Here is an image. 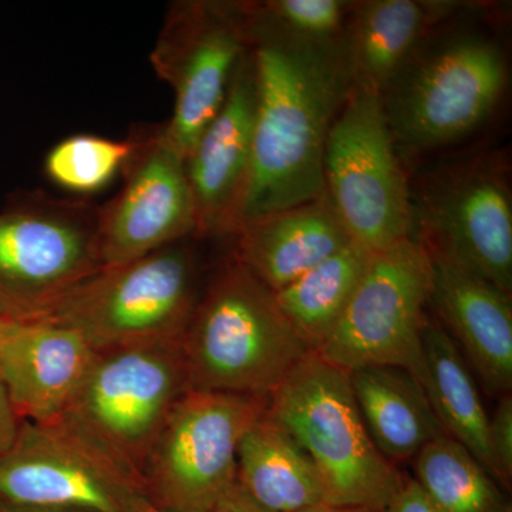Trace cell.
Here are the masks:
<instances>
[{
	"instance_id": "6da1fadb",
	"label": "cell",
	"mask_w": 512,
	"mask_h": 512,
	"mask_svg": "<svg viewBox=\"0 0 512 512\" xmlns=\"http://www.w3.org/2000/svg\"><path fill=\"white\" fill-rule=\"evenodd\" d=\"M248 9L256 110L238 228L249 218L325 197L326 141L353 87L343 36L305 39L266 22L252 2Z\"/></svg>"
},
{
	"instance_id": "7a4b0ae2",
	"label": "cell",
	"mask_w": 512,
	"mask_h": 512,
	"mask_svg": "<svg viewBox=\"0 0 512 512\" xmlns=\"http://www.w3.org/2000/svg\"><path fill=\"white\" fill-rule=\"evenodd\" d=\"M181 346L190 390L259 397L311 353L275 293L235 258L198 299Z\"/></svg>"
},
{
	"instance_id": "3957f363",
	"label": "cell",
	"mask_w": 512,
	"mask_h": 512,
	"mask_svg": "<svg viewBox=\"0 0 512 512\" xmlns=\"http://www.w3.org/2000/svg\"><path fill=\"white\" fill-rule=\"evenodd\" d=\"M508 76L507 53L487 30L450 23L434 33L380 94L400 156L450 146L483 126Z\"/></svg>"
},
{
	"instance_id": "277c9868",
	"label": "cell",
	"mask_w": 512,
	"mask_h": 512,
	"mask_svg": "<svg viewBox=\"0 0 512 512\" xmlns=\"http://www.w3.org/2000/svg\"><path fill=\"white\" fill-rule=\"evenodd\" d=\"M266 414L311 458L325 504L383 511L406 477L370 439L349 376L308 353L269 394Z\"/></svg>"
},
{
	"instance_id": "5b68a950",
	"label": "cell",
	"mask_w": 512,
	"mask_h": 512,
	"mask_svg": "<svg viewBox=\"0 0 512 512\" xmlns=\"http://www.w3.org/2000/svg\"><path fill=\"white\" fill-rule=\"evenodd\" d=\"M412 234L433 258L511 295L512 195L504 151L441 163L410 183Z\"/></svg>"
},
{
	"instance_id": "8992f818",
	"label": "cell",
	"mask_w": 512,
	"mask_h": 512,
	"mask_svg": "<svg viewBox=\"0 0 512 512\" xmlns=\"http://www.w3.org/2000/svg\"><path fill=\"white\" fill-rule=\"evenodd\" d=\"M197 285V256L181 241L101 268L36 320L76 330L96 353L183 340L200 299Z\"/></svg>"
},
{
	"instance_id": "52a82bcc",
	"label": "cell",
	"mask_w": 512,
	"mask_h": 512,
	"mask_svg": "<svg viewBox=\"0 0 512 512\" xmlns=\"http://www.w3.org/2000/svg\"><path fill=\"white\" fill-rule=\"evenodd\" d=\"M190 390L181 340L97 353L59 421L140 484L148 453L174 404Z\"/></svg>"
},
{
	"instance_id": "ba28073f",
	"label": "cell",
	"mask_w": 512,
	"mask_h": 512,
	"mask_svg": "<svg viewBox=\"0 0 512 512\" xmlns=\"http://www.w3.org/2000/svg\"><path fill=\"white\" fill-rule=\"evenodd\" d=\"M323 181L353 244L376 254L410 238V178L379 93L350 90L330 127Z\"/></svg>"
},
{
	"instance_id": "9c48e42d",
	"label": "cell",
	"mask_w": 512,
	"mask_h": 512,
	"mask_svg": "<svg viewBox=\"0 0 512 512\" xmlns=\"http://www.w3.org/2000/svg\"><path fill=\"white\" fill-rule=\"evenodd\" d=\"M266 407L268 397L188 390L148 453L141 495L165 512H210L237 483L239 443Z\"/></svg>"
},
{
	"instance_id": "30bf717a",
	"label": "cell",
	"mask_w": 512,
	"mask_h": 512,
	"mask_svg": "<svg viewBox=\"0 0 512 512\" xmlns=\"http://www.w3.org/2000/svg\"><path fill=\"white\" fill-rule=\"evenodd\" d=\"M433 261L413 238L376 252L335 328L315 350L345 370L392 366L423 376Z\"/></svg>"
},
{
	"instance_id": "8fae6325",
	"label": "cell",
	"mask_w": 512,
	"mask_h": 512,
	"mask_svg": "<svg viewBox=\"0 0 512 512\" xmlns=\"http://www.w3.org/2000/svg\"><path fill=\"white\" fill-rule=\"evenodd\" d=\"M251 46L248 2L183 0L168 10L150 62L175 97L160 136L184 160L221 110Z\"/></svg>"
},
{
	"instance_id": "7c38bea8",
	"label": "cell",
	"mask_w": 512,
	"mask_h": 512,
	"mask_svg": "<svg viewBox=\"0 0 512 512\" xmlns=\"http://www.w3.org/2000/svg\"><path fill=\"white\" fill-rule=\"evenodd\" d=\"M103 268L99 208L25 195L0 210V305L36 320Z\"/></svg>"
},
{
	"instance_id": "4fadbf2b",
	"label": "cell",
	"mask_w": 512,
	"mask_h": 512,
	"mask_svg": "<svg viewBox=\"0 0 512 512\" xmlns=\"http://www.w3.org/2000/svg\"><path fill=\"white\" fill-rule=\"evenodd\" d=\"M140 484L62 421H20L0 456V505L29 510L128 512Z\"/></svg>"
},
{
	"instance_id": "5bb4252c",
	"label": "cell",
	"mask_w": 512,
	"mask_h": 512,
	"mask_svg": "<svg viewBox=\"0 0 512 512\" xmlns=\"http://www.w3.org/2000/svg\"><path fill=\"white\" fill-rule=\"evenodd\" d=\"M119 194L99 208L103 268L128 264L195 235V211L184 158L160 130L133 140Z\"/></svg>"
},
{
	"instance_id": "9a60e30c",
	"label": "cell",
	"mask_w": 512,
	"mask_h": 512,
	"mask_svg": "<svg viewBox=\"0 0 512 512\" xmlns=\"http://www.w3.org/2000/svg\"><path fill=\"white\" fill-rule=\"evenodd\" d=\"M256 79L251 50L239 64L227 99L185 157L197 237H234L252 163Z\"/></svg>"
},
{
	"instance_id": "2e32d148",
	"label": "cell",
	"mask_w": 512,
	"mask_h": 512,
	"mask_svg": "<svg viewBox=\"0 0 512 512\" xmlns=\"http://www.w3.org/2000/svg\"><path fill=\"white\" fill-rule=\"evenodd\" d=\"M430 312L463 349L490 396L512 389L511 295L480 276L433 258Z\"/></svg>"
},
{
	"instance_id": "e0dca14e",
	"label": "cell",
	"mask_w": 512,
	"mask_h": 512,
	"mask_svg": "<svg viewBox=\"0 0 512 512\" xmlns=\"http://www.w3.org/2000/svg\"><path fill=\"white\" fill-rule=\"evenodd\" d=\"M96 356L76 330L42 320L23 323L0 352V383L19 420H59Z\"/></svg>"
},
{
	"instance_id": "ac0fdd59",
	"label": "cell",
	"mask_w": 512,
	"mask_h": 512,
	"mask_svg": "<svg viewBox=\"0 0 512 512\" xmlns=\"http://www.w3.org/2000/svg\"><path fill=\"white\" fill-rule=\"evenodd\" d=\"M474 8L453 0L355 2L343 33L353 86L382 94L434 33Z\"/></svg>"
},
{
	"instance_id": "d6986e66",
	"label": "cell",
	"mask_w": 512,
	"mask_h": 512,
	"mask_svg": "<svg viewBox=\"0 0 512 512\" xmlns=\"http://www.w3.org/2000/svg\"><path fill=\"white\" fill-rule=\"evenodd\" d=\"M234 237V258L274 293L352 242L326 197L249 218Z\"/></svg>"
},
{
	"instance_id": "ffe728a7",
	"label": "cell",
	"mask_w": 512,
	"mask_h": 512,
	"mask_svg": "<svg viewBox=\"0 0 512 512\" xmlns=\"http://www.w3.org/2000/svg\"><path fill=\"white\" fill-rule=\"evenodd\" d=\"M348 376L367 433L390 463L413 460L443 436L423 386L409 370L372 366Z\"/></svg>"
},
{
	"instance_id": "44dd1931",
	"label": "cell",
	"mask_w": 512,
	"mask_h": 512,
	"mask_svg": "<svg viewBox=\"0 0 512 512\" xmlns=\"http://www.w3.org/2000/svg\"><path fill=\"white\" fill-rule=\"evenodd\" d=\"M237 484L268 512H303L325 504L311 458L266 412L239 443Z\"/></svg>"
},
{
	"instance_id": "7402d4cb",
	"label": "cell",
	"mask_w": 512,
	"mask_h": 512,
	"mask_svg": "<svg viewBox=\"0 0 512 512\" xmlns=\"http://www.w3.org/2000/svg\"><path fill=\"white\" fill-rule=\"evenodd\" d=\"M423 362L420 383L441 430L466 447L490 473L488 416L476 380L456 343L431 312L423 330Z\"/></svg>"
},
{
	"instance_id": "603a6c76",
	"label": "cell",
	"mask_w": 512,
	"mask_h": 512,
	"mask_svg": "<svg viewBox=\"0 0 512 512\" xmlns=\"http://www.w3.org/2000/svg\"><path fill=\"white\" fill-rule=\"evenodd\" d=\"M372 256V252L350 242L293 284L275 292L279 308L311 352L335 328Z\"/></svg>"
},
{
	"instance_id": "cb8c5ba5",
	"label": "cell",
	"mask_w": 512,
	"mask_h": 512,
	"mask_svg": "<svg viewBox=\"0 0 512 512\" xmlns=\"http://www.w3.org/2000/svg\"><path fill=\"white\" fill-rule=\"evenodd\" d=\"M414 480L439 512H512L510 497L466 447L437 437L413 458Z\"/></svg>"
},
{
	"instance_id": "d4e9b609",
	"label": "cell",
	"mask_w": 512,
	"mask_h": 512,
	"mask_svg": "<svg viewBox=\"0 0 512 512\" xmlns=\"http://www.w3.org/2000/svg\"><path fill=\"white\" fill-rule=\"evenodd\" d=\"M133 140L114 141L76 136L57 144L46 158L50 180L74 192H93L104 187L126 164Z\"/></svg>"
},
{
	"instance_id": "484cf974",
	"label": "cell",
	"mask_w": 512,
	"mask_h": 512,
	"mask_svg": "<svg viewBox=\"0 0 512 512\" xmlns=\"http://www.w3.org/2000/svg\"><path fill=\"white\" fill-rule=\"evenodd\" d=\"M266 22L292 35L312 40L339 39L355 2L349 0H266L252 2Z\"/></svg>"
},
{
	"instance_id": "4316f807",
	"label": "cell",
	"mask_w": 512,
	"mask_h": 512,
	"mask_svg": "<svg viewBox=\"0 0 512 512\" xmlns=\"http://www.w3.org/2000/svg\"><path fill=\"white\" fill-rule=\"evenodd\" d=\"M488 457L490 473L501 487L512 484V396L498 397L493 416L488 417Z\"/></svg>"
},
{
	"instance_id": "83f0119b",
	"label": "cell",
	"mask_w": 512,
	"mask_h": 512,
	"mask_svg": "<svg viewBox=\"0 0 512 512\" xmlns=\"http://www.w3.org/2000/svg\"><path fill=\"white\" fill-rule=\"evenodd\" d=\"M380 512H439L414 478L406 477L402 490Z\"/></svg>"
},
{
	"instance_id": "f1b7e54d",
	"label": "cell",
	"mask_w": 512,
	"mask_h": 512,
	"mask_svg": "<svg viewBox=\"0 0 512 512\" xmlns=\"http://www.w3.org/2000/svg\"><path fill=\"white\" fill-rule=\"evenodd\" d=\"M20 426L19 417L16 416L5 387L0 383V456L5 454L18 436Z\"/></svg>"
},
{
	"instance_id": "f546056e",
	"label": "cell",
	"mask_w": 512,
	"mask_h": 512,
	"mask_svg": "<svg viewBox=\"0 0 512 512\" xmlns=\"http://www.w3.org/2000/svg\"><path fill=\"white\" fill-rule=\"evenodd\" d=\"M210 512H268L259 507L237 483L222 495L220 501Z\"/></svg>"
},
{
	"instance_id": "4dcf8cb0",
	"label": "cell",
	"mask_w": 512,
	"mask_h": 512,
	"mask_svg": "<svg viewBox=\"0 0 512 512\" xmlns=\"http://www.w3.org/2000/svg\"><path fill=\"white\" fill-rule=\"evenodd\" d=\"M28 320L19 318L15 313L10 312L8 308L0 305V352H2L3 346L8 343V340L15 335L16 330Z\"/></svg>"
},
{
	"instance_id": "1f68e13d",
	"label": "cell",
	"mask_w": 512,
	"mask_h": 512,
	"mask_svg": "<svg viewBox=\"0 0 512 512\" xmlns=\"http://www.w3.org/2000/svg\"><path fill=\"white\" fill-rule=\"evenodd\" d=\"M128 512H165L157 508L156 505L150 503L147 498H144L143 495H136V497L131 500L130 510Z\"/></svg>"
},
{
	"instance_id": "d6a6232c",
	"label": "cell",
	"mask_w": 512,
	"mask_h": 512,
	"mask_svg": "<svg viewBox=\"0 0 512 512\" xmlns=\"http://www.w3.org/2000/svg\"><path fill=\"white\" fill-rule=\"evenodd\" d=\"M303 512H380V511L369 510V508L338 507V505L320 504V505H316V507L311 508V510H306Z\"/></svg>"
},
{
	"instance_id": "836d02e7",
	"label": "cell",
	"mask_w": 512,
	"mask_h": 512,
	"mask_svg": "<svg viewBox=\"0 0 512 512\" xmlns=\"http://www.w3.org/2000/svg\"><path fill=\"white\" fill-rule=\"evenodd\" d=\"M0 512H79V511H62V510H29V508H12L0 505Z\"/></svg>"
}]
</instances>
